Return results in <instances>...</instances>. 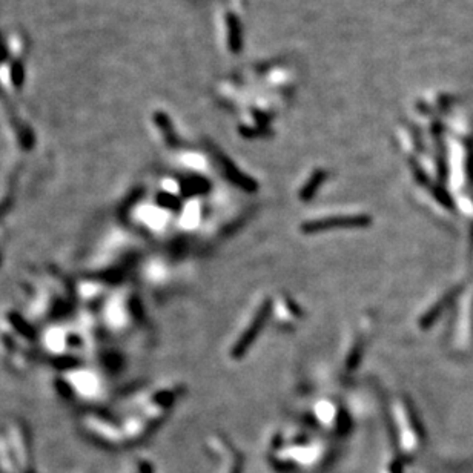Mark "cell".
Returning a JSON list of instances; mask_svg holds the SVG:
<instances>
[{"label": "cell", "mask_w": 473, "mask_h": 473, "mask_svg": "<svg viewBox=\"0 0 473 473\" xmlns=\"http://www.w3.org/2000/svg\"><path fill=\"white\" fill-rule=\"evenodd\" d=\"M369 219L363 215H338V217H326L320 220H310L303 223V231L306 232H319L329 231V229H341V228H363L369 225Z\"/></svg>", "instance_id": "cell-1"}, {"label": "cell", "mask_w": 473, "mask_h": 473, "mask_svg": "<svg viewBox=\"0 0 473 473\" xmlns=\"http://www.w3.org/2000/svg\"><path fill=\"white\" fill-rule=\"evenodd\" d=\"M266 315H268V304H265V306H263L261 309L256 310V315H255V319H254L252 324L245 330V332H243V335H241L240 340L235 343V346H234V349H232L234 356H241L243 354L246 352L248 346H249V344H252V341L255 340L256 334H259V329L261 328L263 321H265Z\"/></svg>", "instance_id": "cell-2"}]
</instances>
